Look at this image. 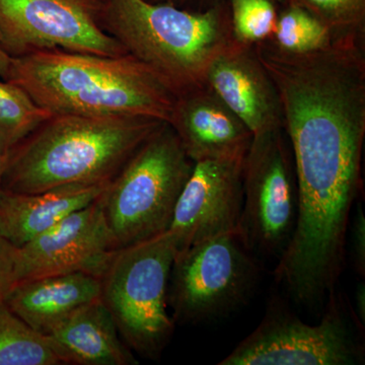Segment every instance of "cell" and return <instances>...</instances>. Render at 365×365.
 Wrapping results in <instances>:
<instances>
[{
  "mask_svg": "<svg viewBox=\"0 0 365 365\" xmlns=\"http://www.w3.org/2000/svg\"><path fill=\"white\" fill-rule=\"evenodd\" d=\"M53 115L148 117L169 122L177 95L131 54L43 50L11 57L9 79Z\"/></svg>",
  "mask_w": 365,
  "mask_h": 365,
  "instance_id": "6da1fadb",
  "label": "cell"
},
{
  "mask_svg": "<svg viewBox=\"0 0 365 365\" xmlns=\"http://www.w3.org/2000/svg\"><path fill=\"white\" fill-rule=\"evenodd\" d=\"M163 123L148 117L53 115L9 153L1 190L33 194L110 182Z\"/></svg>",
  "mask_w": 365,
  "mask_h": 365,
  "instance_id": "7a4b0ae2",
  "label": "cell"
},
{
  "mask_svg": "<svg viewBox=\"0 0 365 365\" xmlns=\"http://www.w3.org/2000/svg\"><path fill=\"white\" fill-rule=\"evenodd\" d=\"M103 21L177 96L205 86L211 62L234 40L227 4L191 11L146 0H104Z\"/></svg>",
  "mask_w": 365,
  "mask_h": 365,
  "instance_id": "3957f363",
  "label": "cell"
},
{
  "mask_svg": "<svg viewBox=\"0 0 365 365\" xmlns=\"http://www.w3.org/2000/svg\"><path fill=\"white\" fill-rule=\"evenodd\" d=\"M193 168L167 122L139 146L100 196L117 250L169 230Z\"/></svg>",
  "mask_w": 365,
  "mask_h": 365,
  "instance_id": "277c9868",
  "label": "cell"
},
{
  "mask_svg": "<svg viewBox=\"0 0 365 365\" xmlns=\"http://www.w3.org/2000/svg\"><path fill=\"white\" fill-rule=\"evenodd\" d=\"M176 250L167 232L118 249L102 277V299L125 344L157 360L175 323L169 314V283Z\"/></svg>",
  "mask_w": 365,
  "mask_h": 365,
  "instance_id": "5b68a950",
  "label": "cell"
},
{
  "mask_svg": "<svg viewBox=\"0 0 365 365\" xmlns=\"http://www.w3.org/2000/svg\"><path fill=\"white\" fill-rule=\"evenodd\" d=\"M259 277L258 257L239 232L197 242L175 257L168 294L170 316L180 325L225 318L248 302Z\"/></svg>",
  "mask_w": 365,
  "mask_h": 365,
  "instance_id": "8992f818",
  "label": "cell"
},
{
  "mask_svg": "<svg viewBox=\"0 0 365 365\" xmlns=\"http://www.w3.org/2000/svg\"><path fill=\"white\" fill-rule=\"evenodd\" d=\"M240 235L257 257L278 259L287 248L299 211L294 155L284 129L255 134L242 165Z\"/></svg>",
  "mask_w": 365,
  "mask_h": 365,
  "instance_id": "52a82bcc",
  "label": "cell"
},
{
  "mask_svg": "<svg viewBox=\"0 0 365 365\" xmlns=\"http://www.w3.org/2000/svg\"><path fill=\"white\" fill-rule=\"evenodd\" d=\"M347 307L336 292L317 325L289 312L271 309L260 325L220 365H356L364 364V347Z\"/></svg>",
  "mask_w": 365,
  "mask_h": 365,
  "instance_id": "ba28073f",
  "label": "cell"
},
{
  "mask_svg": "<svg viewBox=\"0 0 365 365\" xmlns=\"http://www.w3.org/2000/svg\"><path fill=\"white\" fill-rule=\"evenodd\" d=\"M103 16L104 0H0V48L11 57L43 50L127 54Z\"/></svg>",
  "mask_w": 365,
  "mask_h": 365,
  "instance_id": "9c48e42d",
  "label": "cell"
},
{
  "mask_svg": "<svg viewBox=\"0 0 365 365\" xmlns=\"http://www.w3.org/2000/svg\"><path fill=\"white\" fill-rule=\"evenodd\" d=\"M116 251L98 197L18 248L16 283L78 272L101 278Z\"/></svg>",
  "mask_w": 365,
  "mask_h": 365,
  "instance_id": "30bf717a",
  "label": "cell"
},
{
  "mask_svg": "<svg viewBox=\"0 0 365 365\" xmlns=\"http://www.w3.org/2000/svg\"><path fill=\"white\" fill-rule=\"evenodd\" d=\"M244 160L194 163L167 230L176 254L215 235L237 232L244 200Z\"/></svg>",
  "mask_w": 365,
  "mask_h": 365,
  "instance_id": "8fae6325",
  "label": "cell"
},
{
  "mask_svg": "<svg viewBox=\"0 0 365 365\" xmlns=\"http://www.w3.org/2000/svg\"><path fill=\"white\" fill-rule=\"evenodd\" d=\"M205 83L253 135L282 128L279 95L255 45L232 40L211 62Z\"/></svg>",
  "mask_w": 365,
  "mask_h": 365,
  "instance_id": "7c38bea8",
  "label": "cell"
},
{
  "mask_svg": "<svg viewBox=\"0 0 365 365\" xmlns=\"http://www.w3.org/2000/svg\"><path fill=\"white\" fill-rule=\"evenodd\" d=\"M193 163L244 160L253 133L207 85L177 96L170 121Z\"/></svg>",
  "mask_w": 365,
  "mask_h": 365,
  "instance_id": "4fadbf2b",
  "label": "cell"
},
{
  "mask_svg": "<svg viewBox=\"0 0 365 365\" xmlns=\"http://www.w3.org/2000/svg\"><path fill=\"white\" fill-rule=\"evenodd\" d=\"M45 336L64 364H138L102 299L78 307Z\"/></svg>",
  "mask_w": 365,
  "mask_h": 365,
  "instance_id": "5bb4252c",
  "label": "cell"
},
{
  "mask_svg": "<svg viewBox=\"0 0 365 365\" xmlns=\"http://www.w3.org/2000/svg\"><path fill=\"white\" fill-rule=\"evenodd\" d=\"M108 182L69 185L33 194L1 190L0 235L16 248H21L71 213L97 200Z\"/></svg>",
  "mask_w": 365,
  "mask_h": 365,
  "instance_id": "9a60e30c",
  "label": "cell"
},
{
  "mask_svg": "<svg viewBox=\"0 0 365 365\" xmlns=\"http://www.w3.org/2000/svg\"><path fill=\"white\" fill-rule=\"evenodd\" d=\"M102 299V281L88 273H67L21 281L4 302L43 335L78 307Z\"/></svg>",
  "mask_w": 365,
  "mask_h": 365,
  "instance_id": "2e32d148",
  "label": "cell"
},
{
  "mask_svg": "<svg viewBox=\"0 0 365 365\" xmlns=\"http://www.w3.org/2000/svg\"><path fill=\"white\" fill-rule=\"evenodd\" d=\"M47 336L31 328L0 302V365H62Z\"/></svg>",
  "mask_w": 365,
  "mask_h": 365,
  "instance_id": "e0dca14e",
  "label": "cell"
},
{
  "mask_svg": "<svg viewBox=\"0 0 365 365\" xmlns=\"http://www.w3.org/2000/svg\"><path fill=\"white\" fill-rule=\"evenodd\" d=\"M51 116L20 86L0 78V150L7 158Z\"/></svg>",
  "mask_w": 365,
  "mask_h": 365,
  "instance_id": "ac0fdd59",
  "label": "cell"
},
{
  "mask_svg": "<svg viewBox=\"0 0 365 365\" xmlns=\"http://www.w3.org/2000/svg\"><path fill=\"white\" fill-rule=\"evenodd\" d=\"M278 6L275 30L268 42L289 54H309L326 49L334 42L332 35L302 7L294 4Z\"/></svg>",
  "mask_w": 365,
  "mask_h": 365,
  "instance_id": "d6986e66",
  "label": "cell"
},
{
  "mask_svg": "<svg viewBox=\"0 0 365 365\" xmlns=\"http://www.w3.org/2000/svg\"><path fill=\"white\" fill-rule=\"evenodd\" d=\"M302 7L323 23L333 41L365 44V0H273Z\"/></svg>",
  "mask_w": 365,
  "mask_h": 365,
  "instance_id": "ffe728a7",
  "label": "cell"
},
{
  "mask_svg": "<svg viewBox=\"0 0 365 365\" xmlns=\"http://www.w3.org/2000/svg\"><path fill=\"white\" fill-rule=\"evenodd\" d=\"M227 4L234 40L257 45L270 39L278 14L273 0H227Z\"/></svg>",
  "mask_w": 365,
  "mask_h": 365,
  "instance_id": "44dd1931",
  "label": "cell"
},
{
  "mask_svg": "<svg viewBox=\"0 0 365 365\" xmlns=\"http://www.w3.org/2000/svg\"><path fill=\"white\" fill-rule=\"evenodd\" d=\"M354 213L350 220L348 232H350V258L355 272L360 278L365 276V216L364 205L359 199Z\"/></svg>",
  "mask_w": 365,
  "mask_h": 365,
  "instance_id": "7402d4cb",
  "label": "cell"
},
{
  "mask_svg": "<svg viewBox=\"0 0 365 365\" xmlns=\"http://www.w3.org/2000/svg\"><path fill=\"white\" fill-rule=\"evenodd\" d=\"M18 248L0 235V302L16 284Z\"/></svg>",
  "mask_w": 365,
  "mask_h": 365,
  "instance_id": "603a6c76",
  "label": "cell"
},
{
  "mask_svg": "<svg viewBox=\"0 0 365 365\" xmlns=\"http://www.w3.org/2000/svg\"><path fill=\"white\" fill-rule=\"evenodd\" d=\"M151 4H170L191 11H206L227 4V0H146Z\"/></svg>",
  "mask_w": 365,
  "mask_h": 365,
  "instance_id": "cb8c5ba5",
  "label": "cell"
},
{
  "mask_svg": "<svg viewBox=\"0 0 365 365\" xmlns=\"http://www.w3.org/2000/svg\"><path fill=\"white\" fill-rule=\"evenodd\" d=\"M364 279L359 283L354 292V314L357 323L362 329L365 328V284Z\"/></svg>",
  "mask_w": 365,
  "mask_h": 365,
  "instance_id": "d4e9b609",
  "label": "cell"
},
{
  "mask_svg": "<svg viewBox=\"0 0 365 365\" xmlns=\"http://www.w3.org/2000/svg\"><path fill=\"white\" fill-rule=\"evenodd\" d=\"M11 57L0 48V78L7 81L11 71Z\"/></svg>",
  "mask_w": 365,
  "mask_h": 365,
  "instance_id": "484cf974",
  "label": "cell"
},
{
  "mask_svg": "<svg viewBox=\"0 0 365 365\" xmlns=\"http://www.w3.org/2000/svg\"><path fill=\"white\" fill-rule=\"evenodd\" d=\"M6 155L0 150V192H1L2 177H4V170H6Z\"/></svg>",
  "mask_w": 365,
  "mask_h": 365,
  "instance_id": "4316f807",
  "label": "cell"
}]
</instances>
